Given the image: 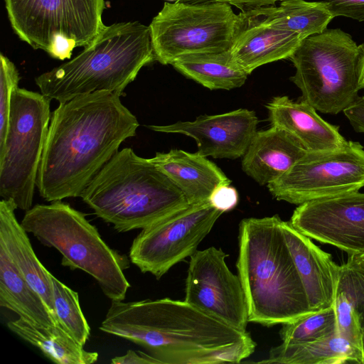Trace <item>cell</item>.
Wrapping results in <instances>:
<instances>
[{"instance_id": "6da1fadb", "label": "cell", "mask_w": 364, "mask_h": 364, "mask_svg": "<svg viewBox=\"0 0 364 364\" xmlns=\"http://www.w3.org/2000/svg\"><path fill=\"white\" fill-rule=\"evenodd\" d=\"M120 96L98 91L59 103L50 117L36 181L43 199L80 197L121 144L136 135L138 120Z\"/></svg>"}, {"instance_id": "7a4b0ae2", "label": "cell", "mask_w": 364, "mask_h": 364, "mask_svg": "<svg viewBox=\"0 0 364 364\" xmlns=\"http://www.w3.org/2000/svg\"><path fill=\"white\" fill-rule=\"evenodd\" d=\"M282 219L248 218L239 225L237 268L249 322L282 324L312 313L285 242Z\"/></svg>"}, {"instance_id": "3957f363", "label": "cell", "mask_w": 364, "mask_h": 364, "mask_svg": "<svg viewBox=\"0 0 364 364\" xmlns=\"http://www.w3.org/2000/svg\"><path fill=\"white\" fill-rule=\"evenodd\" d=\"M100 329L143 346L163 364H175L186 354L250 336L247 331H238L186 301L169 298L112 300Z\"/></svg>"}, {"instance_id": "277c9868", "label": "cell", "mask_w": 364, "mask_h": 364, "mask_svg": "<svg viewBox=\"0 0 364 364\" xmlns=\"http://www.w3.org/2000/svg\"><path fill=\"white\" fill-rule=\"evenodd\" d=\"M80 197L119 232L143 229L189 205L156 165L131 148L118 151Z\"/></svg>"}, {"instance_id": "5b68a950", "label": "cell", "mask_w": 364, "mask_h": 364, "mask_svg": "<svg viewBox=\"0 0 364 364\" xmlns=\"http://www.w3.org/2000/svg\"><path fill=\"white\" fill-rule=\"evenodd\" d=\"M154 60L149 27L138 21L117 23L105 26L81 53L35 82L43 95L59 103L98 91L122 95Z\"/></svg>"}, {"instance_id": "8992f818", "label": "cell", "mask_w": 364, "mask_h": 364, "mask_svg": "<svg viewBox=\"0 0 364 364\" xmlns=\"http://www.w3.org/2000/svg\"><path fill=\"white\" fill-rule=\"evenodd\" d=\"M21 224L43 245L58 250L62 265L90 274L111 300L125 299L130 284L124 272L129 257L110 248L84 213L57 200L34 205Z\"/></svg>"}, {"instance_id": "52a82bcc", "label": "cell", "mask_w": 364, "mask_h": 364, "mask_svg": "<svg viewBox=\"0 0 364 364\" xmlns=\"http://www.w3.org/2000/svg\"><path fill=\"white\" fill-rule=\"evenodd\" d=\"M364 43L340 28H326L301 41L289 57L290 77L304 100L321 113L343 112L359 97Z\"/></svg>"}, {"instance_id": "ba28073f", "label": "cell", "mask_w": 364, "mask_h": 364, "mask_svg": "<svg viewBox=\"0 0 364 364\" xmlns=\"http://www.w3.org/2000/svg\"><path fill=\"white\" fill-rule=\"evenodd\" d=\"M247 21L227 3L166 1L149 26L155 60L171 65L184 55L228 50Z\"/></svg>"}, {"instance_id": "9c48e42d", "label": "cell", "mask_w": 364, "mask_h": 364, "mask_svg": "<svg viewBox=\"0 0 364 364\" xmlns=\"http://www.w3.org/2000/svg\"><path fill=\"white\" fill-rule=\"evenodd\" d=\"M50 100L41 92L18 87L12 94L9 128L0 148V196L26 211L32 207Z\"/></svg>"}, {"instance_id": "30bf717a", "label": "cell", "mask_w": 364, "mask_h": 364, "mask_svg": "<svg viewBox=\"0 0 364 364\" xmlns=\"http://www.w3.org/2000/svg\"><path fill=\"white\" fill-rule=\"evenodd\" d=\"M11 26L34 49L48 51L58 37L91 44L105 25L104 0H4Z\"/></svg>"}, {"instance_id": "8fae6325", "label": "cell", "mask_w": 364, "mask_h": 364, "mask_svg": "<svg viewBox=\"0 0 364 364\" xmlns=\"http://www.w3.org/2000/svg\"><path fill=\"white\" fill-rule=\"evenodd\" d=\"M267 186L277 200L298 205L358 191L364 186V147L350 140L336 149L307 152Z\"/></svg>"}, {"instance_id": "7c38bea8", "label": "cell", "mask_w": 364, "mask_h": 364, "mask_svg": "<svg viewBox=\"0 0 364 364\" xmlns=\"http://www.w3.org/2000/svg\"><path fill=\"white\" fill-rule=\"evenodd\" d=\"M223 213L209 201L189 204L141 229L129 250L131 262L159 279L197 251Z\"/></svg>"}, {"instance_id": "4fadbf2b", "label": "cell", "mask_w": 364, "mask_h": 364, "mask_svg": "<svg viewBox=\"0 0 364 364\" xmlns=\"http://www.w3.org/2000/svg\"><path fill=\"white\" fill-rule=\"evenodd\" d=\"M228 256L210 247L191 256L185 299L205 314L242 332L247 331L248 308L238 275L228 268Z\"/></svg>"}, {"instance_id": "5bb4252c", "label": "cell", "mask_w": 364, "mask_h": 364, "mask_svg": "<svg viewBox=\"0 0 364 364\" xmlns=\"http://www.w3.org/2000/svg\"><path fill=\"white\" fill-rule=\"evenodd\" d=\"M291 224L321 243L348 253L364 252V193L351 192L299 205Z\"/></svg>"}, {"instance_id": "9a60e30c", "label": "cell", "mask_w": 364, "mask_h": 364, "mask_svg": "<svg viewBox=\"0 0 364 364\" xmlns=\"http://www.w3.org/2000/svg\"><path fill=\"white\" fill-rule=\"evenodd\" d=\"M255 112L239 109L214 115H201L193 121L177 122L168 125H150L151 130L181 134L193 139L198 152L215 159L243 156L257 132Z\"/></svg>"}, {"instance_id": "2e32d148", "label": "cell", "mask_w": 364, "mask_h": 364, "mask_svg": "<svg viewBox=\"0 0 364 364\" xmlns=\"http://www.w3.org/2000/svg\"><path fill=\"white\" fill-rule=\"evenodd\" d=\"M282 233L303 284L310 309L317 312L334 305L340 266L311 238L282 220Z\"/></svg>"}, {"instance_id": "e0dca14e", "label": "cell", "mask_w": 364, "mask_h": 364, "mask_svg": "<svg viewBox=\"0 0 364 364\" xmlns=\"http://www.w3.org/2000/svg\"><path fill=\"white\" fill-rule=\"evenodd\" d=\"M271 125L296 137L308 152H320L342 146L347 140L339 127L323 119L316 109L304 100L287 96L273 97L266 105Z\"/></svg>"}, {"instance_id": "ac0fdd59", "label": "cell", "mask_w": 364, "mask_h": 364, "mask_svg": "<svg viewBox=\"0 0 364 364\" xmlns=\"http://www.w3.org/2000/svg\"><path fill=\"white\" fill-rule=\"evenodd\" d=\"M307 152L293 135L272 126L257 131L242 156V168L259 185H267L287 172Z\"/></svg>"}, {"instance_id": "d6986e66", "label": "cell", "mask_w": 364, "mask_h": 364, "mask_svg": "<svg viewBox=\"0 0 364 364\" xmlns=\"http://www.w3.org/2000/svg\"><path fill=\"white\" fill-rule=\"evenodd\" d=\"M247 16L229 50L248 75L263 65L289 59L302 41L297 33L272 27L260 16Z\"/></svg>"}, {"instance_id": "ffe728a7", "label": "cell", "mask_w": 364, "mask_h": 364, "mask_svg": "<svg viewBox=\"0 0 364 364\" xmlns=\"http://www.w3.org/2000/svg\"><path fill=\"white\" fill-rule=\"evenodd\" d=\"M11 200L0 202V247L28 283L41 295L58 323L55 313L51 275L35 254L27 232L18 223Z\"/></svg>"}, {"instance_id": "44dd1931", "label": "cell", "mask_w": 364, "mask_h": 364, "mask_svg": "<svg viewBox=\"0 0 364 364\" xmlns=\"http://www.w3.org/2000/svg\"><path fill=\"white\" fill-rule=\"evenodd\" d=\"M182 191L189 204L208 201L213 191L230 180L214 163L198 151L171 149L149 159Z\"/></svg>"}, {"instance_id": "7402d4cb", "label": "cell", "mask_w": 364, "mask_h": 364, "mask_svg": "<svg viewBox=\"0 0 364 364\" xmlns=\"http://www.w3.org/2000/svg\"><path fill=\"white\" fill-rule=\"evenodd\" d=\"M334 308L339 335L362 350L364 264L353 255L340 266Z\"/></svg>"}, {"instance_id": "603a6c76", "label": "cell", "mask_w": 364, "mask_h": 364, "mask_svg": "<svg viewBox=\"0 0 364 364\" xmlns=\"http://www.w3.org/2000/svg\"><path fill=\"white\" fill-rule=\"evenodd\" d=\"M259 363L364 364L362 350L336 333L316 341L280 345L271 348Z\"/></svg>"}, {"instance_id": "cb8c5ba5", "label": "cell", "mask_w": 364, "mask_h": 364, "mask_svg": "<svg viewBox=\"0 0 364 364\" xmlns=\"http://www.w3.org/2000/svg\"><path fill=\"white\" fill-rule=\"evenodd\" d=\"M0 306L30 323L58 325L41 295L28 283L0 247Z\"/></svg>"}, {"instance_id": "d4e9b609", "label": "cell", "mask_w": 364, "mask_h": 364, "mask_svg": "<svg viewBox=\"0 0 364 364\" xmlns=\"http://www.w3.org/2000/svg\"><path fill=\"white\" fill-rule=\"evenodd\" d=\"M7 326L55 363L92 364L98 359L97 353L85 350L59 325L45 326L18 318L9 321Z\"/></svg>"}, {"instance_id": "484cf974", "label": "cell", "mask_w": 364, "mask_h": 364, "mask_svg": "<svg viewBox=\"0 0 364 364\" xmlns=\"http://www.w3.org/2000/svg\"><path fill=\"white\" fill-rule=\"evenodd\" d=\"M185 77L210 90H230L242 86L249 75L230 50L184 55L171 64Z\"/></svg>"}, {"instance_id": "4316f807", "label": "cell", "mask_w": 364, "mask_h": 364, "mask_svg": "<svg viewBox=\"0 0 364 364\" xmlns=\"http://www.w3.org/2000/svg\"><path fill=\"white\" fill-rule=\"evenodd\" d=\"M245 14L260 16L272 27L296 33L302 40L322 33L333 18L325 1L283 0L278 6L261 7Z\"/></svg>"}, {"instance_id": "83f0119b", "label": "cell", "mask_w": 364, "mask_h": 364, "mask_svg": "<svg viewBox=\"0 0 364 364\" xmlns=\"http://www.w3.org/2000/svg\"><path fill=\"white\" fill-rule=\"evenodd\" d=\"M55 313L58 325L84 346L90 328L81 309L78 293L51 275Z\"/></svg>"}, {"instance_id": "f1b7e54d", "label": "cell", "mask_w": 364, "mask_h": 364, "mask_svg": "<svg viewBox=\"0 0 364 364\" xmlns=\"http://www.w3.org/2000/svg\"><path fill=\"white\" fill-rule=\"evenodd\" d=\"M279 336L282 343L296 344L328 338L338 332L334 305L312 312L282 324Z\"/></svg>"}, {"instance_id": "f546056e", "label": "cell", "mask_w": 364, "mask_h": 364, "mask_svg": "<svg viewBox=\"0 0 364 364\" xmlns=\"http://www.w3.org/2000/svg\"><path fill=\"white\" fill-rule=\"evenodd\" d=\"M256 343L251 336L233 343L186 354L175 364L239 363L252 355Z\"/></svg>"}, {"instance_id": "4dcf8cb0", "label": "cell", "mask_w": 364, "mask_h": 364, "mask_svg": "<svg viewBox=\"0 0 364 364\" xmlns=\"http://www.w3.org/2000/svg\"><path fill=\"white\" fill-rule=\"evenodd\" d=\"M19 74L14 63L0 54V148L4 145L9 124L11 97L18 87Z\"/></svg>"}, {"instance_id": "1f68e13d", "label": "cell", "mask_w": 364, "mask_h": 364, "mask_svg": "<svg viewBox=\"0 0 364 364\" xmlns=\"http://www.w3.org/2000/svg\"><path fill=\"white\" fill-rule=\"evenodd\" d=\"M334 17L344 16L364 21V0H323Z\"/></svg>"}, {"instance_id": "d6a6232c", "label": "cell", "mask_w": 364, "mask_h": 364, "mask_svg": "<svg viewBox=\"0 0 364 364\" xmlns=\"http://www.w3.org/2000/svg\"><path fill=\"white\" fill-rule=\"evenodd\" d=\"M238 198L237 190L229 183L215 188L211 193L208 201L215 208L225 213L235 208Z\"/></svg>"}, {"instance_id": "836d02e7", "label": "cell", "mask_w": 364, "mask_h": 364, "mask_svg": "<svg viewBox=\"0 0 364 364\" xmlns=\"http://www.w3.org/2000/svg\"><path fill=\"white\" fill-rule=\"evenodd\" d=\"M283 0H176V2H186L191 4L223 2L227 3L239 9L245 13L258 8L276 5V3Z\"/></svg>"}, {"instance_id": "e575fe53", "label": "cell", "mask_w": 364, "mask_h": 364, "mask_svg": "<svg viewBox=\"0 0 364 364\" xmlns=\"http://www.w3.org/2000/svg\"><path fill=\"white\" fill-rule=\"evenodd\" d=\"M343 113L355 132L364 133V95L358 97Z\"/></svg>"}, {"instance_id": "d590c367", "label": "cell", "mask_w": 364, "mask_h": 364, "mask_svg": "<svg viewBox=\"0 0 364 364\" xmlns=\"http://www.w3.org/2000/svg\"><path fill=\"white\" fill-rule=\"evenodd\" d=\"M111 363L113 364H161L151 355L132 350H128L124 355L113 358Z\"/></svg>"}, {"instance_id": "8d00e7d4", "label": "cell", "mask_w": 364, "mask_h": 364, "mask_svg": "<svg viewBox=\"0 0 364 364\" xmlns=\"http://www.w3.org/2000/svg\"><path fill=\"white\" fill-rule=\"evenodd\" d=\"M360 90H364V58H363L361 75H360Z\"/></svg>"}, {"instance_id": "74e56055", "label": "cell", "mask_w": 364, "mask_h": 364, "mask_svg": "<svg viewBox=\"0 0 364 364\" xmlns=\"http://www.w3.org/2000/svg\"><path fill=\"white\" fill-rule=\"evenodd\" d=\"M352 255H353L359 262L364 264V252Z\"/></svg>"}, {"instance_id": "f35d334b", "label": "cell", "mask_w": 364, "mask_h": 364, "mask_svg": "<svg viewBox=\"0 0 364 364\" xmlns=\"http://www.w3.org/2000/svg\"><path fill=\"white\" fill-rule=\"evenodd\" d=\"M361 349H362L363 355V360H364V328L363 329V332H362V346H361Z\"/></svg>"}, {"instance_id": "ab89813d", "label": "cell", "mask_w": 364, "mask_h": 364, "mask_svg": "<svg viewBox=\"0 0 364 364\" xmlns=\"http://www.w3.org/2000/svg\"><path fill=\"white\" fill-rule=\"evenodd\" d=\"M166 1H168V2H170V1L176 2V0H166Z\"/></svg>"}]
</instances>
